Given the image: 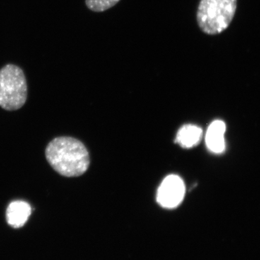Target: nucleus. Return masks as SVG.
I'll return each mask as SVG.
<instances>
[{
  "label": "nucleus",
  "mask_w": 260,
  "mask_h": 260,
  "mask_svg": "<svg viewBox=\"0 0 260 260\" xmlns=\"http://www.w3.org/2000/svg\"><path fill=\"white\" fill-rule=\"evenodd\" d=\"M121 0H85L87 8L94 13H103L115 6Z\"/></svg>",
  "instance_id": "8"
},
{
  "label": "nucleus",
  "mask_w": 260,
  "mask_h": 260,
  "mask_svg": "<svg viewBox=\"0 0 260 260\" xmlns=\"http://www.w3.org/2000/svg\"><path fill=\"white\" fill-rule=\"evenodd\" d=\"M31 214V207L23 200H15L8 205L6 210L7 222L14 229L23 227Z\"/></svg>",
  "instance_id": "5"
},
{
  "label": "nucleus",
  "mask_w": 260,
  "mask_h": 260,
  "mask_svg": "<svg viewBox=\"0 0 260 260\" xmlns=\"http://www.w3.org/2000/svg\"><path fill=\"white\" fill-rule=\"evenodd\" d=\"M46 158L54 170L66 177H80L90 166V156L85 145L70 137L51 140L46 148Z\"/></svg>",
  "instance_id": "1"
},
{
  "label": "nucleus",
  "mask_w": 260,
  "mask_h": 260,
  "mask_svg": "<svg viewBox=\"0 0 260 260\" xmlns=\"http://www.w3.org/2000/svg\"><path fill=\"white\" fill-rule=\"evenodd\" d=\"M185 195L184 181L177 175H169L159 186L157 202L162 208L172 209L181 204Z\"/></svg>",
  "instance_id": "4"
},
{
  "label": "nucleus",
  "mask_w": 260,
  "mask_h": 260,
  "mask_svg": "<svg viewBox=\"0 0 260 260\" xmlns=\"http://www.w3.org/2000/svg\"><path fill=\"white\" fill-rule=\"evenodd\" d=\"M28 85L23 70L13 64L0 69V107L7 111L18 110L25 104Z\"/></svg>",
  "instance_id": "3"
},
{
  "label": "nucleus",
  "mask_w": 260,
  "mask_h": 260,
  "mask_svg": "<svg viewBox=\"0 0 260 260\" xmlns=\"http://www.w3.org/2000/svg\"><path fill=\"white\" fill-rule=\"evenodd\" d=\"M203 137V130L193 124H186L178 132L176 142L182 148H191L199 144Z\"/></svg>",
  "instance_id": "7"
},
{
  "label": "nucleus",
  "mask_w": 260,
  "mask_h": 260,
  "mask_svg": "<svg viewBox=\"0 0 260 260\" xmlns=\"http://www.w3.org/2000/svg\"><path fill=\"white\" fill-rule=\"evenodd\" d=\"M237 9V0H200L196 19L202 32L209 36L225 31Z\"/></svg>",
  "instance_id": "2"
},
{
  "label": "nucleus",
  "mask_w": 260,
  "mask_h": 260,
  "mask_svg": "<svg viewBox=\"0 0 260 260\" xmlns=\"http://www.w3.org/2000/svg\"><path fill=\"white\" fill-rule=\"evenodd\" d=\"M226 125L221 120H215L210 124L207 131L205 142L207 147L214 153H223L225 149V135Z\"/></svg>",
  "instance_id": "6"
}]
</instances>
